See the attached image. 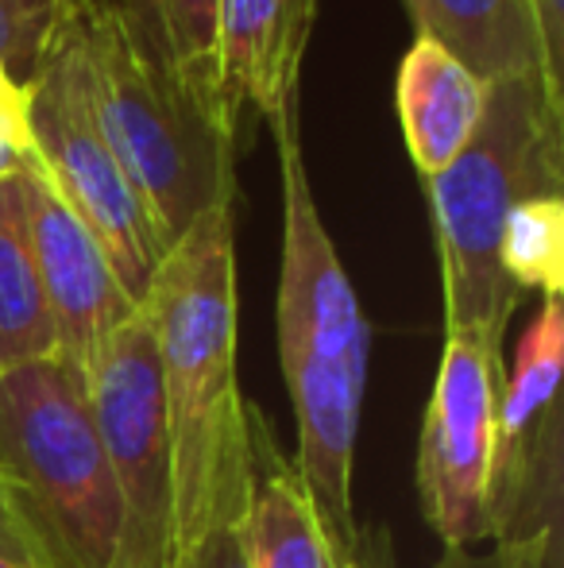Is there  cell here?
Listing matches in <instances>:
<instances>
[{
    "label": "cell",
    "instance_id": "cell-9",
    "mask_svg": "<svg viewBox=\"0 0 564 568\" xmlns=\"http://www.w3.org/2000/svg\"><path fill=\"white\" fill-rule=\"evenodd\" d=\"M564 302L542 298L499 387L495 460H491V538H545L557 546Z\"/></svg>",
    "mask_w": 564,
    "mask_h": 568
},
{
    "label": "cell",
    "instance_id": "cell-1",
    "mask_svg": "<svg viewBox=\"0 0 564 568\" xmlns=\"http://www.w3.org/2000/svg\"><path fill=\"white\" fill-rule=\"evenodd\" d=\"M163 375L174 468V568L225 507L248 495L252 403L236 375L233 205L194 221L158 263L140 302Z\"/></svg>",
    "mask_w": 564,
    "mask_h": 568
},
{
    "label": "cell",
    "instance_id": "cell-7",
    "mask_svg": "<svg viewBox=\"0 0 564 568\" xmlns=\"http://www.w3.org/2000/svg\"><path fill=\"white\" fill-rule=\"evenodd\" d=\"M90 406L121 495L113 568H174V468L155 337L143 310L93 356Z\"/></svg>",
    "mask_w": 564,
    "mask_h": 568
},
{
    "label": "cell",
    "instance_id": "cell-13",
    "mask_svg": "<svg viewBox=\"0 0 564 568\" xmlns=\"http://www.w3.org/2000/svg\"><path fill=\"white\" fill-rule=\"evenodd\" d=\"M488 90L491 85L437 39L418 36L407 47L394 82V105L422 182L441 174L472 143L488 109Z\"/></svg>",
    "mask_w": 564,
    "mask_h": 568
},
{
    "label": "cell",
    "instance_id": "cell-4",
    "mask_svg": "<svg viewBox=\"0 0 564 568\" xmlns=\"http://www.w3.org/2000/svg\"><path fill=\"white\" fill-rule=\"evenodd\" d=\"M74 36L101 132L171 247L209 210L233 205L236 128L140 51L113 0L93 4Z\"/></svg>",
    "mask_w": 564,
    "mask_h": 568
},
{
    "label": "cell",
    "instance_id": "cell-12",
    "mask_svg": "<svg viewBox=\"0 0 564 568\" xmlns=\"http://www.w3.org/2000/svg\"><path fill=\"white\" fill-rule=\"evenodd\" d=\"M244 554L248 568H356V554L332 538L294 460H283L259 406H252Z\"/></svg>",
    "mask_w": 564,
    "mask_h": 568
},
{
    "label": "cell",
    "instance_id": "cell-15",
    "mask_svg": "<svg viewBox=\"0 0 564 568\" xmlns=\"http://www.w3.org/2000/svg\"><path fill=\"white\" fill-rule=\"evenodd\" d=\"M113 4L140 51L174 85L228 120L217 82V0H113Z\"/></svg>",
    "mask_w": 564,
    "mask_h": 568
},
{
    "label": "cell",
    "instance_id": "cell-21",
    "mask_svg": "<svg viewBox=\"0 0 564 568\" xmlns=\"http://www.w3.org/2000/svg\"><path fill=\"white\" fill-rule=\"evenodd\" d=\"M182 568H248V554H244V503L225 507L213 518V526L202 534V541H197Z\"/></svg>",
    "mask_w": 564,
    "mask_h": 568
},
{
    "label": "cell",
    "instance_id": "cell-6",
    "mask_svg": "<svg viewBox=\"0 0 564 568\" xmlns=\"http://www.w3.org/2000/svg\"><path fill=\"white\" fill-rule=\"evenodd\" d=\"M23 116L39 174L98 236L124 294L140 306L163 263L166 244L98 124L74 28L54 43L39 74L28 82Z\"/></svg>",
    "mask_w": 564,
    "mask_h": 568
},
{
    "label": "cell",
    "instance_id": "cell-25",
    "mask_svg": "<svg viewBox=\"0 0 564 568\" xmlns=\"http://www.w3.org/2000/svg\"><path fill=\"white\" fill-rule=\"evenodd\" d=\"M402 8H407L410 23H418V12H422V0H402Z\"/></svg>",
    "mask_w": 564,
    "mask_h": 568
},
{
    "label": "cell",
    "instance_id": "cell-22",
    "mask_svg": "<svg viewBox=\"0 0 564 568\" xmlns=\"http://www.w3.org/2000/svg\"><path fill=\"white\" fill-rule=\"evenodd\" d=\"M0 568H54L47 549L31 534V526L16 510L4 484H0Z\"/></svg>",
    "mask_w": 564,
    "mask_h": 568
},
{
    "label": "cell",
    "instance_id": "cell-14",
    "mask_svg": "<svg viewBox=\"0 0 564 568\" xmlns=\"http://www.w3.org/2000/svg\"><path fill=\"white\" fill-rule=\"evenodd\" d=\"M414 28L449 47L488 85H542V54L526 0H422Z\"/></svg>",
    "mask_w": 564,
    "mask_h": 568
},
{
    "label": "cell",
    "instance_id": "cell-20",
    "mask_svg": "<svg viewBox=\"0 0 564 568\" xmlns=\"http://www.w3.org/2000/svg\"><path fill=\"white\" fill-rule=\"evenodd\" d=\"M542 54V90L550 109L564 113V0H526Z\"/></svg>",
    "mask_w": 564,
    "mask_h": 568
},
{
    "label": "cell",
    "instance_id": "cell-19",
    "mask_svg": "<svg viewBox=\"0 0 564 568\" xmlns=\"http://www.w3.org/2000/svg\"><path fill=\"white\" fill-rule=\"evenodd\" d=\"M557 549L545 538H506L491 554L475 557L472 549H444L441 561L429 568H557ZM356 568H391V557L379 561V554H360L356 549Z\"/></svg>",
    "mask_w": 564,
    "mask_h": 568
},
{
    "label": "cell",
    "instance_id": "cell-23",
    "mask_svg": "<svg viewBox=\"0 0 564 568\" xmlns=\"http://www.w3.org/2000/svg\"><path fill=\"white\" fill-rule=\"evenodd\" d=\"M31 163V135L23 109H0V182L16 179Z\"/></svg>",
    "mask_w": 564,
    "mask_h": 568
},
{
    "label": "cell",
    "instance_id": "cell-5",
    "mask_svg": "<svg viewBox=\"0 0 564 568\" xmlns=\"http://www.w3.org/2000/svg\"><path fill=\"white\" fill-rule=\"evenodd\" d=\"M0 484L54 568H113L121 495L85 372L43 356L0 375Z\"/></svg>",
    "mask_w": 564,
    "mask_h": 568
},
{
    "label": "cell",
    "instance_id": "cell-3",
    "mask_svg": "<svg viewBox=\"0 0 564 568\" xmlns=\"http://www.w3.org/2000/svg\"><path fill=\"white\" fill-rule=\"evenodd\" d=\"M564 113L537 82H499L472 143L425 179L441 263L444 333H464L503 356L522 291L499 267L506 213L534 194H561Z\"/></svg>",
    "mask_w": 564,
    "mask_h": 568
},
{
    "label": "cell",
    "instance_id": "cell-16",
    "mask_svg": "<svg viewBox=\"0 0 564 568\" xmlns=\"http://www.w3.org/2000/svg\"><path fill=\"white\" fill-rule=\"evenodd\" d=\"M54 322L23 221L20 174L0 182V375L54 356Z\"/></svg>",
    "mask_w": 564,
    "mask_h": 568
},
{
    "label": "cell",
    "instance_id": "cell-17",
    "mask_svg": "<svg viewBox=\"0 0 564 568\" xmlns=\"http://www.w3.org/2000/svg\"><path fill=\"white\" fill-rule=\"evenodd\" d=\"M499 267L514 291L561 298L564 291V197L534 194L506 213L499 240Z\"/></svg>",
    "mask_w": 564,
    "mask_h": 568
},
{
    "label": "cell",
    "instance_id": "cell-11",
    "mask_svg": "<svg viewBox=\"0 0 564 568\" xmlns=\"http://www.w3.org/2000/svg\"><path fill=\"white\" fill-rule=\"evenodd\" d=\"M321 0H217V82L233 124L298 105Z\"/></svg>",
    "mask_w": 564,
    "mask_h": 568
},
{
    "label": "cell",
    "instance_id": "cell-24",
    "mask_svg": "<svg viewBox=\"0 0 564 568\" xmlns=\"http://www.w3.org/2000/svg\"><path fill=\"white\" fill-rule=\"evenodd\" d=\"M93 4H101V0H51V8H54V16H59V28L62 31H70L78 20H82L85 12H90Z\"/></svg>",
    "mask_w": 564,
    "mask_h": 568
},
{
    "label": "cell",
    "instance_id": "cell-8",
    "mask_svg": "<svg viewBox=\"0 0 564 568\" xmlns=\"http://www.w3.org/2000/svg\"><path fill=\"white\" fill-rule=\"evenodd\" d=\"M503 356L464 333H444L441 364L418 437V503L444 549L491 538V460Z\"/></svg>",
    "mask_w": 564,
    "mask_h": 568
},
{
    "label": "cell",
    "instance_id": "cell-2",
    "mask_svg": "<svg viewBox=\"0 0 564 568\" xmlns=\"http://www.w3.org/2000/svg\"><path fill=\"white\" fill-rule=\"evenodd\" d=\"M283 179V263L275 294V337L286 395L298 422V468L332 538L356 554L352 471L368 395L371 329L309 186L298 105L267 120Z\"/></svg>",
    "mask_w": 564,
    "mask_h": 568
},
{
    "label": "cell",
    "instance_id": "cell-10",
    "mask_svg": "<svg viewBox=\"0 0 564 568\" xmlns=\"http://www.w3.org/2000/svg\"><path fill=\"white\" fill-rule=\"evenodd\" d=\"M20 194L39 283H43L47 310H51L54 322V344H59L54 356L90 372L101 344L113 337L140 306L124 294L98 236L47 186L35 159L20 171Z\"/></svg>",
    "mask_w": 564,
    "mask_h": 568
},
{
    "label": "cell",
    "instance_id": "cell-18",
    "mask_svg": "<svg viewBox=\"0 0 564 568\" xmlns=\"http://www.w3.org/2000/svg\"><path fill=\"white\" fill-rule=\"evenodd\" d=\"M62 36L51 0H0V70L16 85L28 90Z\"/></svg>",
    "mask_w": 564,
    "mask_h": 568
}]
</instances>
